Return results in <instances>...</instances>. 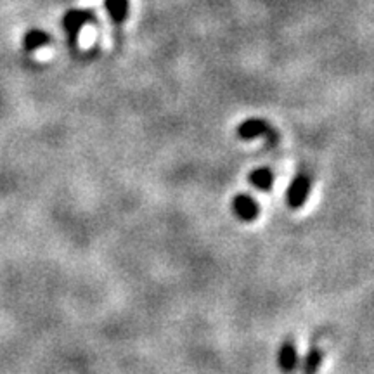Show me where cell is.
<instances>
[{"instance_id":"cell-1","label":"cell","mask_w":374,"mask_h":374,"mask_svg":"<svg viewBox=\"0 0 374 374\" xmlns=\"http://www.w3.org/2000/svg\"><path fill=\"white\" fill-rule=\"evenodd\" d=\"M312 191V177L311 173L300 172L286 191V203L291 210H300L309 201V196Z\"/></svg>"},{"instance_id":"cell-2","label":"cell","mask_w":374,"mask_h":374,"mask_svg":"<svg viewBox=\"0 0 374 374\" xmlns=\"http://www.w3.org/2000/svg\"><path fill=\"white\" fill-rule=\"evenodd\" d=\"M88 23H95L94 13L88 9H71L64 14L63 28L71 44H77V38L80 35L81 28Z\"/></svg>"},{"instance_id":"cell-3","label":"cell","mask_w":374,"mask_h":374,"mask_svg":"<svg viewBox=\"0 0 374 374\" xmlns=\"http://www.w3.org/2000/svg\"><path fill=\"white\" fill-rule=\"evenodd\" d=\"M236 134L241 141H253V139L258 137H270V141H276V134L272 132V127L267 120L262 118H248L244 122L240 123V127L236 128Z\"/></svg>"},{"instance_id":"cell-4","label":"cell","mask_w":374,"mask_h":374,"mask_svg":"<svg viewBox=\"0 0 374 374\" xmlns=\"http://www.w3.org/2000/svg\"><path fill=\"white\" fill-rule=\"evenodd\" d=\"M231 208H233L234 215L243 222H253L260 215V205L253 196L247 194V192H240V194L234 196Z\"/></svg>"},{"instance_id":"cell-5","label":"cell","mask_w":374,"mask_h":374,"mask_svg":"<svg viewBox=\"0 0 374 374\" xmlns=\"http://www.w3.org/2000/svg\"><path fill=\"white\" fill-rule=\"evenodd\" d=\"M298 348L297 343L293 340H286L283 345L279 347V354H277V364H279V369L284 374H293L298 368Z\"/></svg>"},{"instance_id":"cell-6","label":"cell","mask_w":374,"mask_h":374,"mask_svg":"<svg viewBox=\"0 0 374 374\" xmlns=\"http://www.w3.org/2000/svg\"><path fill=\"white\" fill-rule=\"evenodd\" d=\"M52 42L51 35L44 30H38V28H33V30L26 31L23 37V47L24 51H37V49L45 47Z\"/></svg>"},{"instance_id":"cell-7","label":"cell","mask_w":374,"mask_h":374,"mask_svg":"<svg viewBox=\"0 0 374 374\" xmlns=\"http://www.w3.org/2000/svg\"><path fill=\"white\" fill-rule=\"evenodd\" d=\"M104 7L113 23L122 24L127 21L130 10V0H104Z\"/></svg>"},{"instance_id":"cell-8","label":"cell","mask_w":374,"mask_h":374,"mask_svg":"<svg viewBox=\"0 0 374 374\" xmlns=\"http://www.w3.org/2000/svg\"><path fill=\"white\" fill-rule=\"evenodd\" d=\"M248 182L253 187L260 189V191H269L274 186V172L270 169H255L253 172H249Z\"/></svg>"},{"instance_id":"cell-9","label":"cell","mask_w":374,"mask_h":374,"mask_svg":"<svg viewBox=\"0 0 374 374\" xmlns=\"http://www.w3.org/2000/svg\"><path fill=\"white\" fill-rule=\"evenodd\" d=\"M322 361H324V352L320 350V348L313 347L307 352L304 362H302V371H304V374H317L319 373L320 366H322Z\"/></svg>"}]
</instances>
